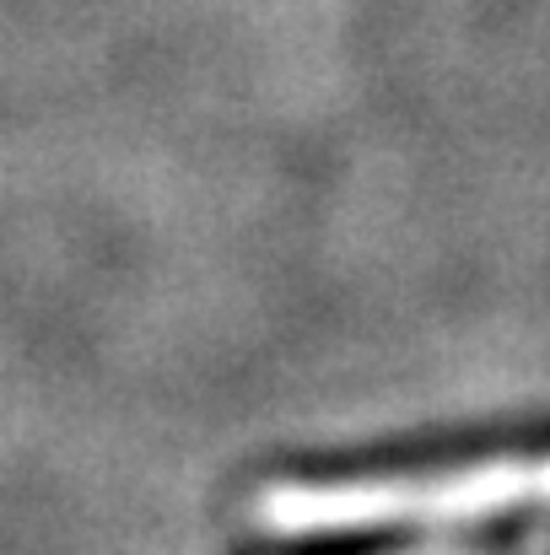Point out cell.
<instances>
[{
  "mask_svg": "<svg viewBox=\"0 0 550 555\" xmlns=\"http://www.w3.org/2000/svg\"><path fill=\"white\" fill-rule=\"evenodd\" d=\"M519 513H550V453H491L415 475L286 480L259 491L254 518L276 534H388L464 529Z\"/></svg>",
  "mask_w": 550,
  "mask_h": 555,
  "instance_id": "cell-1",
  "label": "cell"
}]
</instances>
